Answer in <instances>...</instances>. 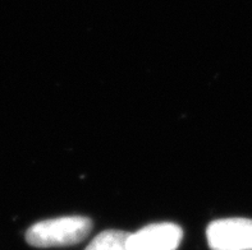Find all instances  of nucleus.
<instances>
[{
	"instance_id": "2",
	"label": "nucleus",
	"mask_w": 252,
	"mask_h": 250,
	"mask_svg": "<svg viewBox=\"0 0 252 250\" xmlns=\"http://www.w3.org/2000/svg\"><path fill=\"white\" fill-rule=\"evenodd\" d=\"M211 250H252V220L223 219L206 228Z\"/></svg>"
},
{
	"instance_id": "3",
	"label": "nucleus",
	"mask_w": 252,
	"mask_h": 250,
	"mask_svg": "<svg viewBox=\"0 0 252 250\" xmlns=\"http://www.w3.org/2000/svg\"><path fill=\"white\" fill-rule=\"evenodd\" d=\"M182 236V228L176 223H153L129 234L126 250H177Z\"/></svg>"
},
{
	"instance_id": "1",
	"label": "nucleus",
	"mask_w": 252,
	"mask_h": 250,
	"mask_svg": "<svg viewBox=\"0 0 252 250\" xmlns=\"http://www.w3.org/2000/svg\"><path fill=\"white\" fill-rule=\"evenodd\" d=\"M93 221L83 216H64L40 221L26 232V241L35 248L68 247L89 236Z\"/></svg>"
},
{
	"instance_id": "4",
	"label": "nucleus",
	"mask_w": 252,
	"mask_h": 250,
	"mask_svg": "<svg viewBox=\"0 0 252 250\" xmlns=\"http://www.w3.org/2000/svg\"><path fill=\"white\" fill-rule=\"evenodd\" d=\"M128 232L121 230H106L94 239L85 250H126Z\"/></svg>"
}]
</instances>
